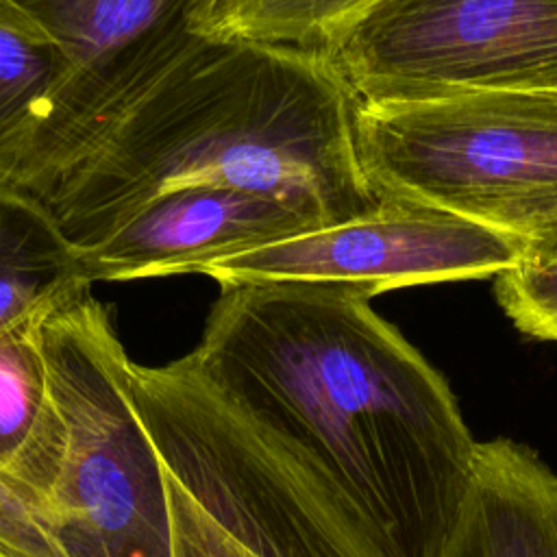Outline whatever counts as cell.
I'll return each instance as SVG.
<instances>
[{
    "label": "cell",
    "instance_id": "1",
    "mask_svg": "<svg viewBox=\"0 0 557 557\" xmlns=\"http://www.w3.org/2000/svg\"><path fill=\"white\" fill-rule=\"evenodd\" d=\"M163 468L172 557H398L440 455L420 352L366 298L222 285L196 348L128 363Z\"/></svg>",
    "mask_w": 557,
    "mask_h": 557
},
{
    "label": "cell",
    "instance_id": "2",
    "mask_svg": "<svg viewBox=\"0 0 557 557\" xmlns=\"http://www.w3.org/2000/svg\"><path fill=\"white\" fill-rule=\"evenodd\" d=\"M357 102L322 54L205 37L39 200L76 248L194 183L289 200L326 226L383 209L359 157Z\"/></svg>",
    "mask_w": 557,
    "mask_h": 557
},
{
    "label": "cell",
    "instance_id": "3",
    "mask_svg": "<svg viewBox=\"0 0 557 557\" xmlns=\"http://www.w3.org/2000/svg\"><path fill=\"white\" fill-rule=\"evenodd\" d=\"M48 411L2 470L63 557H172L159 455L128 394V363L109 309L89 292L37 326Z\"/></svg>",
    "mask_w": 557,
    "mask_h": 557
},
{
    "label": "cell",
    "instance_id": "4",
    "mask_svg": "<svg viewBox=\"0 0 557 557\" xmlns=\"http://www.w3.org/2000/svg\"><path fill=\"white\" fill-rule=\"evenodd\" d=\"M361 165L383 200L435 207L557 252V89L357 104Z\"/></svg>",
    "mask_w": 557,
    "mask_h": 557
},
{
    "label": "cell",
    "instance_id": "5",
    "mask_svg": "<svg viewBox=\"0 0 557 557\" xmlns=\"http://www.w3.org/2000/svg\"><path fill=\"white\" fill-rule=\"evenodd\" d=\"M322 57L357 104L557 89V0H376Z\"/></svg>",
    "mask_w": 557,
    "mask_h": 557
},
{
    "label": "cell",
    "instance_id": "6",
    "mask_svg": "<svg viewBox=\"0 0 557 557\" xmlns=\"http://www.w3.org/2000/svg\"><path fill=\"white\" fill-rule=\"evenodd\" d=\"M13 2L72 67L13 183L39 198L207 37L211 0Z\"/></svg>",
    "mask_w": 557,
    "mask_h": 557
},
{
    "label": "cell",
    "instance_id": "7",
    "mask_svg": "<svg viewBox=\"0 0 557 557\" xmlns=\"http://www.w3.org/2000/svg\"><path fill=\"white\" fill-rule=\"evenodd\" d=\"M527 259L511 237L461 215L407 200H385L372 215L207 263L196 274L222 285L315 281L387 289L500 276Z\"/></svg>",
    "mask_w": 557,
    "mask_h": 557
},
{
    "label": "cell",
    "instance_id": "8",
    "mask_svg": "<svg viewBox=\"0 0 557 557\" xmlns=\"http://www.w3.org/2000/svg\"><path fill=\"white\" fill-rule=\"evenodd\" d=\"M329 228L315 213L272 194L194 183L139 207L102 242L78 248L89 283L196 274L248 250Z\"/></svg>",
    "mask_w": 557,
    "mask_h": 557
},
{
    "label": "cell",
    "instance_id": "9",
    "mask_svg": "<svg viewBox=\"0 0 557 557\" xmlns=\"http://www.w3.org/2000/svg\"><path fill=\"white\" fill-rule=\"evenodd\" d=\"M435 557H557V474L527 444L476 442L468 490Z\"/></svg>",
    "mask_w": 557,
    "mask_h": 557
},
{
    "label": "cell",
    "instance_id": "10",
    "mask_svg": "<svg viewBox=\"0 0 557 557\" xmlns=\"http://www.w3.org/2000/svg\"><path fill=\"white\" fill-rule=\"evenodd\" d=\"M78 248L33 194L0 183V337L89 292Z\"/></svg>",
    "mask_w": 557,
    "mask_h": 557
},
{
    "label": "cell",
    "instance_id": "11",
    "mask_svg": "<svg viewBox=\"0 0 557 557\" xmlns=\"http://www.w3.org/2000/svg\"><path fill=\"white\" fill-rule=\"evenodd\" d=\"M70 74L65 52L13 0H0V183H15Z\"/></svg>",
    "mask_w": 557,
    "mask_h": 557
},
{
    "label": "cell",
    "instance_id": "12",
    "mask_svg": "<svg viewBox=\"0 0 557 557\" xmlns=\"http://www.w3.org/2000/svg\"><path fill=\"white\" fill-rule=\"evenodd\" d=\"M376 0H211L207 37L322 54Z\"/></svg>",
    "mask_w": 557,
    "mask_h": 557
},
{
    "label": "cell",
    "instance_id": "13",
    "mask_svg": "<svg viewBox=\"0 0 557 557\" xmlns=\"http://www.w3.org/2000/svg\"><path fill=\"white\" fill-rule=\"evenodd\" d=\"M37 326L0 337V470L22 455L50 405Z\"/></svg>",
    "mask_w": 557,
    "mask_h": 557
},
{
    "label": "cell",
    "instance_id": "14",
    "mask_svg": "<svg viewBox=\"0 0 557 557\" xmlns=\"http://www.w3.org/2000/svg\"><path fill=\"white\" fill-rule=\"evenodd\" d=\"M496 300L518 331L557 342V252L524 259L496 278Z\"/></svg>",
    "mask_w": 557,
    "mask_h": 557
},
{
    "label": "cell",
    "instance_id": "15",
    "mask_svg": "<svg viewBox=\"0 0 557 557\" xmlns=\"http://www.w3.org/2000/svg\"><path fill=\"white\" fill-rule=\"evenodd\" d=\"M0 557H63L33 505L0 470Z\"/></svg>",
    "mask_w": 557,
    "mask_h": 557
}]
</instances>
